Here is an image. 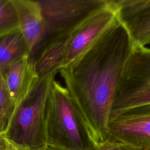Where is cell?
Returning <instances> with one entry per match:
<instances>
[{
  "instance_id": "6da1fadb",
  "label": "cell",
  "mask_w": 150,
  "mask_h": 150,
  "mask_svg": "<svg viewBox=\"0 0 150 150\" xmlns=\"http://www.w3.org/2000/svg\"><path fill=\"white\" fill-rule=\"evenodd\" d=\"M132 49L117 19L84 53L59 70L96 146L108 138L111 107Z\"/></svg>"
},
{
  "instance_id": "7a4b0ae2",
  "label": "cell",
  "mask_w": 150,
  "mask_h": 150,
  "mask_svg": "<svg viewBox=\"0 0 150 150\" xmlns=\"http://www.w3.org/2000/svg\"><path fill=\"white\" fill-rule=\"evenodd\" d=\"M46 149L92 150L96 144L66 88L54 79L46 107Z\"/></svg>"
},
{
  "instance_id": "3957f363",
  "label": "cell",
  "mask_w": 150,
  "mask_h": 150,
  "mask_svg": "<svg viewBox=\"0 0 150 150\" xmlns=\"http://www.w3.org/2000/svg\"><path fill=\"white\" fill-rule=\"evenodd\" d=\"M56 73L38 78L28 95L16 107L4 133L11 142L28 150H46V107Z\"/></svg>"
},
{
  "instance_id": "277c9868",
  "label": "cell",
  "mask_w": 150,
  "mask_h": 150,
  "mask_svg": "<svg viewBox=\"0 0 150 150\" xmlns=\"http://www.w3.org/2000/svg\"><path fill=\"white\" fill-rule=\"evenodd\" d=\"M149 103L150 48L134 47L123 70L110 120L127 110Z\"/></svg>"
},
{
  "instance_id": "5b68a950",
  "label": "cell",
  "mask_w": 150,
  "mask_h": 150,
  "mask_svg": "<svg viewBox=\"0 0 150 150\" xmlns=\"http://www.w3.org/2000/svg\"><path fill=\"white\" fill-rule=\"evenodd\" d=\"M38 1L46 28L42 46L45 42L52 39L69 38L86 19L107 4V0Z\"/></svg>"
},
{
  "instance_id": "8992f818",
  "label": "cell",
  "mask_w": 150,
  "mask_h": 150,
  "mask_svg": "<svg viewBox=\"0 0 150 150\" xmlns=\"http://www.w3.org/2000/svg\"><path fill=\"white\" fill-rule=\"evenodd\" d=\"M108 138L150 150V103L127 110L108 122Z\"/></svg>"
},
{
  "instance_id": "52a82bcc",
  "label": "cell",
  "mask_w": 150,
  "mask_h": 150,
  "mask_svg": "<svg viewBox=\"0 0 150 150\" xmlns=\"http://www.w3.org/2000/svg\"><path fill=\"white\" fill-rule=\"evenodd\" d=\"M116 20L115 11L107 0V5L90 16L70 35L62 68L84 53Z\"/></svg>"
},
{
  "instance_id": "ba28073f",
  "label": "cell",
  "mask_w": 150,
  "mask_h": 150,
  "mask_svg": "<svg viewBox=\"0 0 150 150\" xmlns=\"http://www.w3.org/2000/svg\"><path fill=\"white\" fill-rule=\"evenodd\" d=\"M132 47L150 45V0H109Z\"/></svg>"
},
{
  "instance_id": "9c48e42d",
  "label": "cell",
  "mask_w": 150,
  "mask_h": 150,
  "mask_svg": "<svg viewBox=\"0 0 150 150\" xmlns=\"http://www.w3.org/2000/svg\"><path fill=\"white\" fill-rule=\"evenodd\" d=\"M16 8L18 28L35 60L44 40L46 28L38 1L12 0Z\"/></svg>"
},
{
  "instance_id": "30bf717a",
  "label": "cell",
  "mask_w": 150,
  "mask_h": 150,
  "mask_svg": "<svg viewBox=\"0 0 150 150\" xmlns=\"http://www.w3.org/2000/svg\"><path fill=\"white\" fill-rule=\"evenodd\" d=\"M4 77L15 107L28 95L39 78L30 56H25L14 63Z\"/></svg>"
},
{
  "instance_id": "8fae6325",
  "label": "cell",
  "mask_w": 150,
  "mask_h": 150,
  "mask_svg": "<svg viewBox=\"0 0 150 150\" xmlns=\"http://www.w3.org/2000/svg\"><path fill=\"white\" fill-rule=\"evenodd\" d=\"M27 56H30V51L19 28L0 35V73L3 76L14 63Z\"/></svg>"
},
{
  "instance_id": "7c38bea8",
  "label": "cell",
  "mask_w": 150,
  "mask_h": 150,
  "mask_svg": "<svg viewBox=\"0 0 150 150\" xmlns=\"http://www.w3.org/2000/svg\"><path fill=\"white\" fill-rule=\"evenodd\" d=\"M15 108L4 77L0 73V134H4Z\"/></svg>"
},
{
  "instance_id": "4fadbf2b",
  "label": "cell",
  "mask_w": 150,
  "mask_h": 150,
  "mask_svg": "<svg viewBox=\"0 0 150 150\" xmlns=\"http://www.w3.org/2000/svg\"><path fill=\"white\" fill-rule=\"evenodd\" d=\"M17 28L18 17L12 0H0V35Z\"/></svg>"
},
{
  "instance_id": "5bb4252c",
  "label": "cell",
  "mask_w": 150,
  "mask_h": 150,
  "mask_svg": "<svg viewBox=\"0 0 150 150\" xmlns=\"http://www.w3.org/2000/svg\"><path fill=\"white\" fill-rule=\"evenodd\" d=\"M92 150H137L124 142L108 138L103 142L97 145Z\"/></svg>"
},
{
  "instance_id": "9a60e30c",
  "label": "cell",
  "mask_w": 150,
  "mask_h": 150,
  "mask_svg": "<svg viewBox=\"0 0 150 150\" xmlns=\"http://www.w3.org/2000/svg\"><path fill=\"white\" fill-rule=\"evenodd\" d=\"M8 145V141L4 134H0V150H5Z\"/></svg>"
},
{
  "instance_id": "2e32d148",
  "label": "cell",
  "mask_w": 150,
  "mask_h": 150,
  "mask_svg": "<svg viewBox=\"0 0 150 150\" xmlns=\"http://www.w3.org/2000/svg\"><path fill=\"white\" fill-rule=\"evenodd\" d=\"M8 140V139H7ZM5 150H28L22 146L16 145L8 141V145L7 148Z\"/></svg>"
},
{
  "instance_id": "e0dca14e",
  "label": "cell",
  "mask_w": 150,
  "mask_h": 150,
  "mask_svg": "<svg viewBox=\"0 0 150 150\" xmlns=\"http://www.w3.org/2000/svg\"><path fill=\"white\" fill-rule=\"evenodd\" d=\"M46 150H49V149H46Z\"/></svg>"
}]
</instances>
